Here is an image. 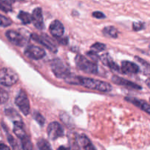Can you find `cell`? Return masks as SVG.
<instances>
[{
    "label": "cell",
    "mask_w": 150,
    "mask_h": 150,
    "mask_svg": "<svg viewBox=\"0 0 150 150\" xmlns=\"http://www.w3.org/2000/svg\"><path fill=\"white\" fill-rule=\"evenodd\" d=\"M76 84L81 85L88 89L100 91V92H110L112 90V86L110 83L103 81L96 80L90 78H84L78 76Z\"/></svg>",
    "instance_id": "6da1fadb"
},
{
    "label": "cell",
    "mask_w": 150,
    "mask_h": 150,
    "mask_svg": "<svg viewBox=\"0 0 150 150\" xmlns=\"http://www.w3.org/2000/svg\"><path fill=\"white\" fill-rule=\"evenodd\" d=\"M51 67L52 72L55 75L56 77L64 79L65 81H67L73 75L69 67L59 59H55L53 60L51 62Z\"/></svg>",
    "instance_id": "7a4b0ae2"
},
{
    "label": "cell",
    "mask_w": 150,
    "mask_h": 150,
    "mask_svg": "<svg viewBox=\"0 0 150 150\" xmlns=\"http://www.w3.org/2000/svg\"><path fill=\"white\" fill-rule=\"evenodd\" d=\"M76 65L80 70L89 74H96L98 73V65L95 62L86 58L84 56L78 54L75 58Z\"/></svg>",
    "instance_id": "3957f363"
},
{
    "label": "cell",
    "mask_w": 150,
    "mask_h": 150,
    "mask_svg": "<svg viewBox=\"0 0 150 150\" xmlns=\"http://www.w3.org/2000/svg\"><path fill=\"white\" fill-rule=\"evenodd\" d=\"M18 80V76L13 70L4 67L0 72V83L2 86H11L16 84Z\"/></svg>",
    "instance_id": "277c9868"
},
{
    "label": "cell",
    "mask_w": 150,
    "mask_h": 150,
    "mask_svg": "<svg viewBox=\"0 0 150 150\" xmlns=\"http://www.w3.org/2000/svg\"><path fill=\"white\" fill-rule=\"evenodd\" d=\"M15 103L25 116H27L29 114L30 105H29L28 97L24 90L21 89L19 91L17 96L16 97V99H15Z\"/></svg>",
    "instance_id": "5b68a950"
},
{
    "label": "cell",
    "mask_w": 150,
    "mask_h": 150,
    "mask_svg": "<svg viewBox=\"0 0 150 150\" xmlns=\"http://www.w3.org/2000/svg\"><path fill=\"white\" fill-rule=\"evenodd\" d=\"M31 38L34 40L35 41L38 42V43L41 44L42 45H43L44 47L48 48L49 51H51V52L57 53V47L56 46L55 43H54L53 41H51V40L50 39L49 37L46 36L45 35H38L37 34H32Z\"/></svg>",
    "instance_id": "8992f818"
},
{
    "label": "cell",
    "mask_w": 150,
    "mask_h": 150,
    "mask_svg": "<svg viewBox=\"0 0 150 150\" xmlns=\"http://www.w3.org/2000/svg\"><path fill=\"white\" fill-rule=\"evenodd\" d=\"M5 36L9 40L10 42L14 44L16 46H24L27 43L26 38L20 34L19 32L14 30H8L6 32Z\"/></svg>",
    "instance_id": "52a82bcc"
},
{
    "label": "cell",
    "mask_w": 150,
    "mask_h": 150,
    "mask_svg": "<svg viewBox=\"0 0 150 150\" xmlns=\"http://www.w3.org/2000/svg\"><path fill=\"white\" fill-rule=\"evenodd\" d=\"M47 133H48V138L51 140L54 141L63 136L64 130L59 123L57 122H52L48 125V128H47Z\"/></svg>",
    "instance_id": "ba28073f"
},
{
    "label": "cell",
    "mask_w": 150,
    "mask_h": 150,
    "mask_svg": "<svg viewBox=\"0 0 150 150\" xmlns=\"http://www.w3.org/2000/svg\"><path fill=\"white\" fill-rule=\"evenodd\" d=\"M24 54L29 58L32 59L39 60L45 56V51L39 46L29 45L24 50Z\"/></svg>",
    "instance_id": "9c48e42d"
},
{
    "label": "cell",
    "mask_w": 150,
    "mask_h": 150,
    "mask_svg": "<svg viewBox=\"0 0 150 150\" xmlns=\"http://www.w3.org/2000/svg\"><path fill=\"white\" fill-rule=\"evenodd\" d=\"M32 22L33 24L37 29H42L44 28V22H43V16H42V8L40 7H37L34 9L32 12Z\"/></svg>",
    "instance_id": "30bf717a"
},
{
    "label": "cell",
    "mask_w": 150,
    "mask_h": 150,
    "mask_svg": "<svg viewBox=\"0 0 150 150\" xmlns=\"http://www.w3.org/2000/svg\"><path fill=\"white\" fill-rule=\"evenodd\" d=\"M49 31L54 38L59 39L64 34V28L61 21H59V20H55L50 25Z\"/></svg>",
    "instance_id": "8fae6325"
},
{
    "label": "cell",
    "mask_w": 150,
    "mask_h": 150,
    "mask_svg": "<svg viewBox=\"0 0 150 150\" xmlns=\"http://www.w3.org/2000/svg\"><path fill=\"white\" fill-rule=\"evenodd\" d=\"M112 81L114 82L116 84L120 85V86H125L127 88H130V89H137V90H140L142 89V86H139V84L136 83H133V82L127 80V79H125L123 78L120 77V76H114L111 79Z\"/></svg>",
    "instance_id": "7c38bea8"
},
{
    "label": "cell",
    "mask_w": 150,
    "mask_h": 150,
    "mask_svg": "<svg viewBox=\"0 0 150 150\" xmlns=\"http://www.w3.org/2000/svg\"><path fill=\"white\" fill-rule=\"evenodd\" d=\"M121 70L122 73L127 75L137 74L140 71L139 67L137 64L129 61H123L122 62Z\"/></svg>",
    "instance_id": "4fadbf2b"
},
{
    "label": "cell",
    "mask_w": 150,
    "mask_h": 150,
    "mask_svg": "<svg viewBox=\"0 0 150 150\" xmlns=\"http://www.w3.org/2000/svg\"><path fill=\"white\" fill-rule=\"evenodd\" d=\"M125 100L128 102L131 103L133 105L137 106L138 108H141L142 111H145L148 114H150V105L148 104L146 101L142 100H139L137 98H125Z\"/></svg>",
    "instance_id": "5bb4252c"
},
{
    "label": "cell",
    "mask_w": 150,
    "mask_h": 150,
    "mask_svg": "<svg viewBox=\"0 0 150 150\" xmlns=\"http://www.w3.org/2000/svg\"><path fill=\"white\" fill-rule=\"evenodd\" d=\"M100 59L103 63V64L106 65L111 70H115V71H120V67L114 62V60L108 54H103V55H101L100 57Z\"/></svg>",
    "instance_id": "9a60e30c"
},
{
    "label": "cell",
    "mask_w": 150,
    "mask_h": 150,
    "mask_svg": "<svg viewBox=\"0 0 150 150\" xmlns=\"http://www.w3.org/2000/svg\"><path fill=\"white\" fill-rule=\"evenodd\" d=\"M13 132L16 135V136L19 138L21 140L27 136L26 132H25L24 126H23L21 120L13 122Z\"/></svg>",
    "instance_id": "2e32d148"
},
{
    "label": "cell",
    "mask_w": 150,
    "mask_h": 150,
    "mask_svg": "<svg viewBox=\"0 0 150 150\" xmlns=\"http://www.w3.org/2000/svg\"><path fill=\"white\" fill-rule=\"evenodd\" d=\"M78 142L81 145V146L84 150H97L86 135L82 134L79 136Z\"/></svg>",
    "instance_id": "e0dca14e"
},
{
    "label": "cell",
    "mask_w": 150,
    "mask_h": 150,
    "mask_svg": "<svg viewBox=\"0 0 150 150\" xmlns=\"http://www.w3.org/2000/svg\"><path fill=\"white\" fill-rule=\"evenodd\" d=\"M103 33L105 37L110 38H117L118 37V30L113 26H105L103 29Z\"/></svg>",
    "instance_id": "ac0fdd59"
},
{
    "label": "cell",
    "mask_w": 150,
    "mask_h": 150,
    "mask_svg": "<svg viewBox=\"0 0 150 150\" xmlns=\"http://www.w3.org/2000/svg\"><path fill=\"white\" fill-rule=\"evenodd\" d=\"M18 18L21 21L23 24H29L32 21V15H30L27 12L20 11L18 15Z\"/></svg>",
    "instance_id": "d6986e66"
},
{
    "label": "cell",
    "mask_w": 150,
    "mask_h": 150,
    "mask_svg": "<svg viewBox=\"0 0 150 150\" xmlns=\"http://www.w3.org/2000/svg\"><path fill=\"white\" fill-rule=\"evenodd\" d=\"M1 10L4 13H9L13 10L12 1L10 0H0Z\"/></svg>",
    "instance_id": "ffe728a7"
},
{
    "label": "cell",
    "mask_w": 150,
    "mask_h": 150,
    "mask_svg": "<svg viewBox=\"0 0 150 150\" xmlns=\"http://www.w3.org/2000/svg\"><path fill=\"white\" fill-rule=\"evenodd\" d=\"M37 145H38V150H53L49 142L45 139H42L38 140Z\"/></svg>",
    "instance_id": "44dd1931"
},
{
    "label": "cell",
    "mask_w": 150,
    "mask_h": 150,
    "mask_svg": "<svg viewBox=\"0 0 150 150\" xmlns=\"http://www.w3.org/2000/svg\"><path fill=\"white\" fill-rule=\"evenodd\" d=\"M105 48H106V45L105 44L101 43V42H95L91 46V51L95 53V54H98V52L104 51Z\"/></svg>",
    "instance_id": "7402d4cb"
},
{
    "label": "cell",
    "mask_w": 150,
    "mask_h": 150,
    "mask_svg": "<svg viewBox=\"0 0 150 150\" xmlns=\"http://www.w3.org/2000/svg\"><path fill=\"white\" fill-rule=\"evenodd\" d=\"M21 141L23 150H33V149H32V144L29 138L28 137V136H26V137L23 138Z\"/></svg>",
    "instance_id": "603a6c76"
},
{
    "label": "cell",
    "mask_w": 150,
    "mask_h": 150,
    "mask_svg": "<svg viewBox=\"0 0 150 150\" xmlns=\"http://www.w3.org/2000/svg\"><path fill=\"white\" fill-rule=\"evenodd\" d=\"M4 113H5V114H7V117L13 119V122L21 120L20 117H19V115L16 113V111H15L14 109H11V108H10V109H5Z\"/></svg>",
    "instance_id": "cb8c5ba5"
},
{
    "label": "cell",
    "mask_w": 150,
    "mask_h": 150,
    "mask_svg": "<svg viewBox=\"0 0 150 150\" xmlns=\"http://www.w3.org/2000/svg\"><path fill=\"white\" fill-rule=\"evenodd\" d=\"M33 118L40 126H42L45 124V118L42 117V114H40L39 112H38V111H35V112L33 113Z\"/></svg>",
    "instance_id": "d4e9b609"
},
{
    "label": "cell",
    "mask_w": 150,
    "mask_h": 150,
    "mask_svg": "<svg viewBox=\"0 0 150 150\" xmlns=\"http://www.w3.org/2000/svg\"><path fill=\"white\" fill-rule=\"evenodd\" d=\"M12 24V21L5 16H1V27H7Z\"/></svg>",
    "instance_id": "484cf974"
},
{
    "label": "cell",
    "mask_w": 150,
    "mask_h": 150,
    "mask_svg": "<svg viewBox=\"0 0 150 150\" xmlns=\"http://www.w3.org/2000/svg\"><path fill=\"white\" fill-rule=\"evenodd\" d=\"M145 23L144 22H134L133 23V29L134 31H140L144 29Z\"/></svg>",
    "instance_id": "4316f807"
},
{
    "label": "cell",
    "mask_w": 150,
    "mask_h": 150,
    "mask_svg": "<svg viewBox=\"0 0 150 150\" xmlns=\"http://www.w3.org/2000/svg\"><path fill=\"white\" fill-rule=\"evenodd\" d=\"M8 98H9V96L7 92H6V91H4L3 89H1V103L3 104L4 103L7 102Z\"/></svg>",
    "instance_id": "83f0119b"
},
{
    "label": "cell",
    "mask_w": 150,
    "mask_h": 150,
    "mask_svg": "<svg viewBox=\"0 0 150 150\" xmlns=\"http://www.w3.org/2000/svg\"><path fill=\"white\" fill-rule=\"evenodd\" d=\"M92 16L95 17V18L98 19H103L105 18V15L100 11H95L94 13H92Z\"/></svg>",
    "instance_id": "f1b7e54d"
},
{
    "label": "cell",
    "mask_w": 150,
    "mask_h": 150,
    "mask_svg": "<svg viewBox=\"0 0 150 150\" xmlns=\"http://www.w3.org/2000/svg\"><path fill=\"white\" fill-rule=\"evenodd\" d=\"M7 139H8V142H10V145L13 146V148H15V146H16V142H15L14 139H13V136L8 134L7 135Z\"/></svg>",
    "instance_id": "f546056e"
},
{
    "label": "cell",
    "mask_w": 150,
    "mask_h": 150,
    "mask_svg": "<svg viewBox=\"0 0 150 150\" xmlns=\"http://www.w3.org/2000/svg\"><path fill=\"white\" fill-rule=\"evenodd\" d=\"M0 150H10V149L7 145L4 144V143H1V144H0Z\"/></svg>",
    "instance_id": "4dcf8cb0"
},
{
    "label": "cell",
    "mask_w": 150,
    "mask_h": 150,
    "mask_svg": "<svg viewBox=\"0 0 150 150\" xmlns=\"http://www.w3.org/2000/svg\"><path fill=\"white\" fill-rule=\"evenodd\" d=\"M57 150H70V148L68 147H66V146H61L57 149Z\"/></svg>",
    "instance_id": "1f68e13d"
},
{
    "label": "cell",
    "mask_w": 150,
    "mask_h": 150,
    "mask_svg": "<svg viewBox=\"0 0 150 150\" xmlns=\"http://www.w3.org/2000/svg\"><path fill=\"white\" fill-rule=\"evenodd\" d=\"M10 1H11L12 2H15V1H24V0H10Z\"/></svg>",
    "instance_id": "d6a6232c"
},
{
    "label": "cell",
    "mask_w": 150,
    "mask_h": 150,
    "mask_svg": "<svg viewBox=\"0 0 150 150\" xmlns=\"http://www.w3.org/2000/svg\"><path fill=\"white\" fill-rule=\"evenodd\" d=\"M73 150H79V149H73Z\"/></svg>",
    "instance_id": "836d02e7"
},
{
    "label": "cell",
    "mask_w": 150,
    "mask_h": 150,
    "mask_svg": "<svg viewBox=\"0 0 150 150\" xmlns=\"http://www.w3.org/2000/svg\"><path fill=\"white\" fill-rule=\"evenodd\" d=\"M149 48H150V45H149Z\"/></svg>",
    "instance_id": "e575fe53"
}]
</instances>
